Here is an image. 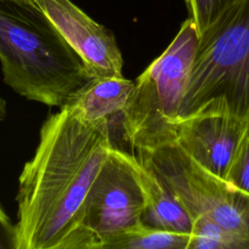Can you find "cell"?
<instances>
[{"label": "cell", "instance_id": "ba28073f", "mask_svg": "<svg viewBox=\"0 0 249 249\" xmlns=\"http://www.w3.org/2000/svg\"><path fill=\"white\" fill-rule=\"evenodd\" d=\"M247 131L245 119L229 114H200L178 123L174 141L199 165L226 180Z\"/></svg>", "mask_w": 249, "mask_h": 249}, {"label": "cell", "instance_id": "e0dca14e", "mask_svg": "<svg viewBox=\"0 0 249 249\" xmlns=\"http://www.w3.org/2000/svg\"><path fill=\"white\" fill-rule=\"evenodd\" d=\"M247 123H248V128H249V117L247 118Z\"/></svg>", "mask_w": 249, "mask_h": 249}, {"label": "cell", "instance_id": "4fadbf2b", "mask_svg": "<svg viewBox=\"0 0 249 249\" xmlns=\"http://www.w3.org/2000/svg\"><path fill=\"white\" fill-rule=\"evenodd\" d=\"M238 0H185L189 18L199 35Z\"/></svg>", "mask_w": 249, "mask_h": 249}, {"label": "cell", "instance_id": "7a4b0ae2", "mask_svg": "<svg viewBox=\"0 0 249 249\" xmlns=\"http://www.w3.org/2000/svg\"><path fill=\"white\" fill-rule=\"evenodd\" d=\"M3 82L20 96L63 107L91 78L33 0H0Z\"/></svg>", "mask_w": 249, "mask_h": 249}, {"label": "cell", "instance_id": "30bf717a", "mask_svg": "<svg viewBox=\"0 0 249 249\" xmlns=\"http://www.w3.org/2000/svg\"><path fill=\"white\" fill-rule=\"evenodd\" d=\"M143 175L147 204L142 223L157 229L191 234L192 218L180 200L155 174L144 167Z\"/></svg>", "mask_w": 249, "mask_h": 249}, {"label": "cell", "instance_id": "2e32d148", "mask_svg": "<svg viewBox=\"0 0 249 249\" xmlns=\"http://www.w3.org/2000/svg\"><path fill=\"white\" fill-rule=\"evenodd\" d=\"M7 116V103L6 100L0 95V122L4 121Z\"/></svg>", "mask_w": 249, "mask_h": 249}, {"label": "cell", "instance_id": "5b68a950", "mask_svg": "<svg viewBox=\"0 0 249 249\" xmlns=\"http://www.w3.org/2000/svg\"><path fill=\"white\" fill-rule=\"evenodd\" d=\"M133 154L172 192L191 218H209L234 236L242 249H249V194L203 168L175 141L137 148Z\"/></svg>", "mask_w": 249, "mask_h": 249}, {"label": "cell", "instance_id": "9a60e30c", "mask_svg": "<svg viewBox=\"0 0 249 249\" xmlns=\"http://www.w3.org/2000/svg\"><path fill=\"white\" fill-rule=\"evenodd\" d=\"M0 249H17L16 223L0 205Z\"/></svg>", "mask_w": 249, "mask_h": 249}, {"label": "cell", "instance_id": "8992f818", "mask_svg": "<svg viewBox=\"0 0 249 249\" xmlns=\"http://www.w3.org/2000/svg\"><path fill=\"white\" fill-rule=\"evenodd\" d=\"M146 204L142 165L133 153L114 145L86 199L82 222L86 249H105L141 224Z\"/></svg>", "mask_w": 249, "mask_h": 249}, {"label": "cell", "instance_id": "52a82bcc", "mask_svg": "<svg viewBox=\"0 0 249 249\" xmlns=\"http://www.w3.org/2000/svg\"><path fill=\"white\" fill-rule=\"evenodd\" d=\"M83 60L90 78L124 76L114 35L70 0H33Z\"/></svg>", "mask_w": 249, "mask_h": 249}, {"label": "cell", "instance_id": "277c9868", "mask_svg": "<svg viewBox=\"0 0 249 249\" xmlns=\"http://www.w3.org/2000/svg\"><path fill=\"white\" fill-rule=\"evenodd\" d=\"M198 40L196 25L188 18L167 48L134 81L129 100L118 116L123 138L132 151L175 140Z\"/></svg>", "mask_w": 249, "mask_h": 249}, {"label": "cell", "instance_id": "3957f363", "mask_svg": "<svg viewBox=\"0 0 249 249\" xmlns=\"http://www.w3.org/2000/svg\"><path fill=\"white\" fill-rule=\"evenodd\" d=\"M200 114L249 117V0H238L199 35L178 123Z\"/></svg>", "mask_w": 249, "mask_h": 249}, {"label": "cell", "instance_id": "5bb4252c", "mask_svg": "<svg viewBox=\"0 0 249 249\" xmlns=\"http://www.w3.org/2000/svg\"><path fill=\"white\" fill-rule=\"evenodd\" d=\"M226 180L249 194V128L233 158Z\"/></svg>", "mask_w": 249, "mask_h": 249}, {"label": "cell", "instance_id": "7c38bea8", "mask_svg": "<svg viewBox=\"0 0 249 249\" xmlns=\"http://www.w3.org/2000/svg\"><path fill=\"white\" fill-rule=\"evenodd\" d=\"M188 249H242L239 241L224 228L203 216L192 218Z\"/></svg>", "mask_w": 249, "mask_h": 249}, {"label": "cell", "instance_id": "6da1fadb", "mask_svg": "<svg viewBox=\"0 0 249 249\" xmlns=\"http://www.w3.org/2000/svg\"><path fill=\"white\" fill-rule=\"evenodd\" d=\"M111 124L87 123L67 106L47 117L18 177L17 249H86L84 207L115 145Z\"/></svg>", "mask_w": 249, "mask_h": 249}, {"label": "cell", "instance_id": "8fae6325", "mask_svg": "<svg viewBox=\"0 0 249 249\" xmlns=\"http://www.w3.org/2000/svg\"><path fill=\"white\" fill-rule=\"evenodd\" d=\"M191 234L143 223L114 238L105 249H188Z\"/></svg>", "mask_w": 249, "mask_h": 249}, {"label": "cell", "instance_id": "9c48e42d", "mask_svg": "<svg viewBox=\"0 0 249 249\" xmlns=\"http://www.w3.org/2000/svg\"><path fill=\"white\" fill-rule=\"evenodd\" d=\"M134 86V81L124 76L91 78L64 106L89 124L113 122L125 108Z\"/></svg>", "mask_w": 249, "mask_h": 249}]
</instances>
